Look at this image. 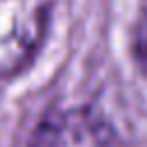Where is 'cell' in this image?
<instances>
[{
	"mask_svg": "<svg viewBox=\"0 0 147 147\" xmlns=\"http://www.w3.org/2000/svg\"><path fill=\"white\" fill-rule=\"evenodd\" d=\"M133 57L140 71L147 76V7L138 16V23L133 28Z\"/></svg>",
	"mask_w": 147,
	"mask_h": 147,
	"instance_id": "cell-3",
	"label": "cell"
},
{
	"mask_svg": "<svg viewBox=\"0 0 147 147\" xmlns=\"http://www.w3.org/2000/svg\"><path fill=\"white\" fill-rule=\"evenodd\" d=\"M30 147H119V140L96 110L57 108L41 117Z\"/></svg>",
	"mask_w": 147,
	"mask_h": 147,
	"instance_id": "cell-2",
	"label": "cell"
},
{
	"mask_svg": "<svg viewBox=\"0 0 147 147\" xmlns=\"http://www.w3.org/2000/svg\"><path fill=\"white\" fill-rule=\"evenodd\" d=\"M53 0H0V80L23 71L51 18Z\"/></svg>",
	"mask_w": 147,
	"mask_h": 147,
	"instance_id": "cell-1",
	"label": "cell"
}]
</instances>
